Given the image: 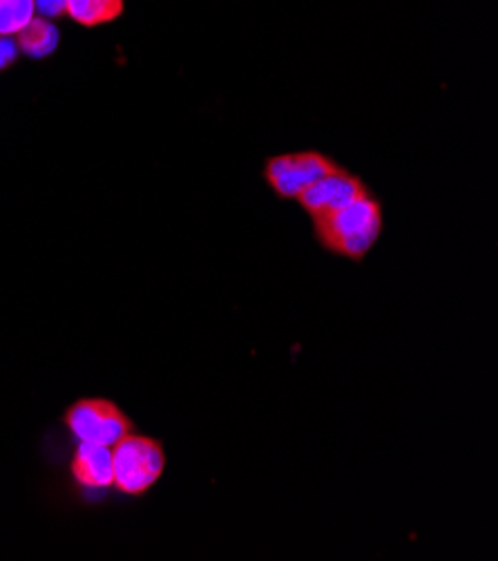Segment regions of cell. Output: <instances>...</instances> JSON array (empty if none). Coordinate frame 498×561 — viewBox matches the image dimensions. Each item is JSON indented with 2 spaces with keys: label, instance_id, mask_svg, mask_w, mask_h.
<instances>
[{
  "label": "cell",
  "instance_id": "30bf717a",
  "mask_svg": "<svg viewBox=\"0 0 498 561\" xmlns=\"http://www.w3.org/2000/svg\"><path fill=\"white\" fill-rule=\"evenodd\" d=\"M19 43L14 36H0V70L10 68L19 56Z\"/></svg>",
  "mask_w": 498,
  "mask_h": 561
},
{
  "label": "cell",
  "instance_id": "5b68a950",
  "mask_svg": "<svg viewBox=\"0 0 498 561\" xmlns=\"http://www.w3.org/2000/svg\"><path fill=\"white\" fill-rule=\"evenodd\" d=\"M364 193H367V186L362 184V180L343 171V168L338 165L336 171H331L328 175L317 180L313 186H309L298 197V202L311 217H315V215H322L328 210L343 208Z\"/></svg>",
  "mask_w": 498,
  "mask_h": 561
},
{
  "label": "cell",
  "instance_id": "3957f363",
  "mask_svg": "<svg viewBox=\"0 0 498 561\" xmlns=\"http://www.w3.org/2000/svg\"><path fill=\"white\" fill-rule=\"evenodd\" d=\"M338 163L322 152H291L270 157L264 165V180L268 188L282 199H298L317 180L336 171Z\"/></svg>",
  "mask_w": 498,
  "mask_h": 561
},
{
  "label": "cell",
  "instance_id": "8992f818",
  "mask_svg": "<svg viewBox=\"0 0 498 561\" xmlns=\"http://www.w3.org/2000/svg\"><path fill=\"white\" fill-rule=\"evenodd\" d=\"M72 477L79 485L90 490H105L115 481L113 447L79 443L72 457Z\"/></svg>",
  "mask_w": 498,
  "mask_h": 561
},
{
  "label": "cell",
  "instance_id": "8fae6325",
  "mask_svg": "<svg viewBox=\"0 0 498 561\" xmlns=\"http://www.w3.org/2000/svg\"><path fill=\"white\" fill-rule=\"evenodd\" d=\"M36 10L43 14V19H59L66 16V8H68V0H34Z\"/></svg>",
  "mask_w": 498,
  "mask_h": 561
},
{
  "label": "cell",
  "instance_id": "ba28073f",
  "mask_svg": "<svg viewBox=\"0 0 498 561\" xmlns=\"http://www.w3.org/2000/svg\"><path fill=\"white\" fill-rule=\"evenodd\" d=\"M124 0H68L66 16L83 27L113 23L124 14Z\"/></svg>",
  "mask_w": 498,
  "mask_h": 561
},
{
  "label": "cell",
  "instance_id": "52a82bcc",
  "mask_svg": "<svg viewBox=\"0 0 498 561\" xmlns=\"http://www.w3.org/2000/svg\"><path fill=\"white\" fill-rule=\"evenodd\" d=\"M59 38H61L59 27L43 16H34L16 34L19 49L25 56H30V59H45V56H49L54 49L59 47Z\"/></svg>",
  "mask_w": 498,
  "mask_h": 561
},
{
  "label": "cell",
  "instance_id": "7a4b0ae2",
  "mask_svg": "<svg viewBox=\"0 0 498 561\" xmlns=\"http://www.w3.org/2000/svg\"><path fill=\"white\" fill-rule=\"evenodd\" d=\"M113 485L124 494L139 496L148 492L165 470L163 447L148 436L126 434L113 447Z\"/></svg>",
  "mask_w": 498,
  "mask_h": 561
},
{
  "label": "cell",
  "instance_id": "9c48e42d",
  "mask_svg": "<svg viewBox=\"0 0 498 561\" xmlns=\"http://www.w3.org/2000/svg\"><path fill=\"white\" fill-rule=\"evenodd\" d=\"M34 14V0H0V36H16Z\"/></svg>",
  "mask_w": 498,
  "mask_h": 561
},
{
  "label": "cell",
  "instance_id": "277c9868",
  "mask_svg": "<svg viewBox=\"0 0 498 561\" xmlns=\"http://www.w3.org/2000/svg\"><path fill=\"white\" fill-rule=\"evenodd\" d=\"M66 425L79 443L115 447L132 425L128 416L109 401L85 399L74 403L66 414Z\"/></svg>",
  "mask_w": 498,
  "mask_h": 561
},
{
  "label": "cell",
  "instance_id": "6da1fadb",
  "mask_svg": "<svg viewBox=\"0 0 498 561\" xmlns=\"http://www.w3.org/2000/svg\"><path fill=\"white\" fill-rule=\"evenodd\" d=\"M313 229L326 251L360 262L382 233V206L364 193L343 208L315 215Z\"/></svg>",
  "mask_w": 498,
  "mask_h": 561
}]
</instances>
